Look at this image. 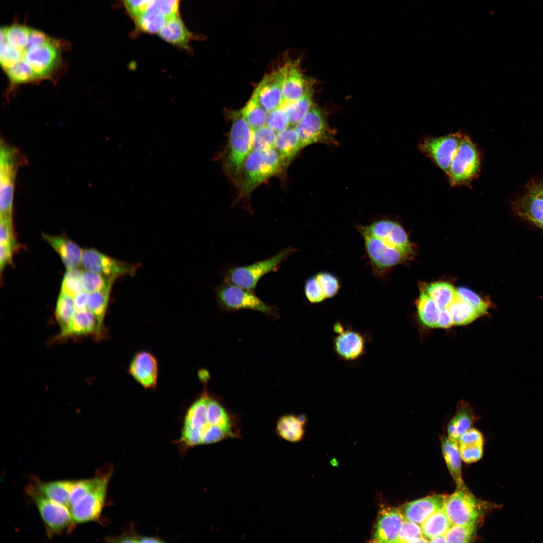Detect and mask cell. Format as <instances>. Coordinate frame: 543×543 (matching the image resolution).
Segmentation results:
<instances>
[{
    "instance_id": "obj_48",
    "label": "cell",
    "mask_w": 543,
    "mask_h": 543,
    "mask_svg": "<svg viewBox=\"0 0 543 543\" xmlns=\"http://www.w3.org/2000/svg\"><path fill=\"white\" fill-rule=\"evenodd\" d=\"M266 125L277 133L289 127V117L286 110L281 105L268 113Z\"/></svg>"
},
{
    "instance_id": "obj_60",
    "label": "cell",
    "mask_w": 543,
    "mask_h": 543,
    "mask_svg": "<svg viewBox=\"0 0 543 543\" xmlns=\"http://www.w3.org/2000/svg\"><path fill=\"white\" fill-rule=\"evenodd\" d=\"M88 294L83 291L74 297V301L76 312L86 309V301Z\"/></svg>"
},
{
    "instance_id": "obj_24",
    "label": "cell",
    "mask_w": 543,
    "mask_h": 543,
    "mask_svg": "<svg viewBox=\"0 0 543 543\" xmlns=\"http://www.w3.org/2000/svg\"><path fill=\"white\" fill-rule=\"evenodd\" d=\"M513 206L520 217L543 229V194L538 187L531 189Z\"/></svg>"
},
{
    "instance_id": "obj_20",
    "label": "cell",
    "mask_w": 543,
    "mask_h": 543,
    "mask_svg": "<svg viewBox=\"0 0 543 543\" xmlns=\"http://www.w3.org/2000/svg\"><path fill=\"white\" fill-rule=\"evenodd\" d=\"M405 521L400 509H383L377 523L373 540L378 542H397L400 529Z\"/></svg>"
},
{
    "instance_id": "obj_14",
    "label": "cell",
    "mask_w": 543,
    "mask_h": 543,
    "mask_svg": "<svg viewBox=\"0 0 543 543\" xmlns=\"http://www.w3.org/2000/svg\"><path fill=\"white\" fill-rule=\"evenodd\" d=\"M464 136V134L458 132L438 137L426 138L420 143L419 148L440 168L448 173L452 160Z\"/></svg>"
},
{
    "instance_id": "obj_41",
    "label": "cell",
    "mask_w": 543,
    "mask_h": 543,
    "mask_svg": "<svg viewBox=\"0 0 543 543\" xmlns=\"http://www.w3.org/2000/svg\"><path fill=\"white\" fill-rule=\"evenodd\" d=\"M110 291L88 293L86 309L96 317L99 325L104 328V320L107 311Z\"/></svg>"
},
{
    "instance_id": "obj_12",
    "label": "cell",
    "mask_w": 543,
    "mask_h": 543,
    "mask_svg": "<svg viewBox=\"0 0 543 543\" xmlns=\"http://www.w3.org/2000/svg\"><path fill=\"white\" fill-rule=\"evenodd\" d=\"M80 264L85 270L115 280L124 275L134 276L139 266L137 263L115 259L94 248L83 250Z\"/></svg>"
},
{
    "instance_id": "obj_26",
    "label": "cell",
    "mask_w": 543,
    "mask_h": 543,
    "mask_svg": "<svg viewBox=\"0 0 543 543\" xmlns=\"http://www.w3.org/2000/svg\"><path fill=\"white\" fill-rule=\"evenodd\" d=\"M275 148L284 171L302 149L295 127H289L277 135Z\"/></svg>"
},
{
    "instance_id": "obj_63",
    "label": "cell",
    "mask_w": 543,
    "mask_h": 543,
    "mask_svg": "<svg viewBox=\"0 0 543 543\" xmlns=\"http://www.w3.org/2000/svg\"><path fill=\"white\" fill-rule=\"evenodd\" d=\"M538 188H539V190L540 191V192H541V193H542V194H543V186H541V187H538Z\"/></svg>"
},
{
    "instance_id": "obj_7",
    "label": "cell",
    "mask_w": 543,
    "mask_h": 543,
    "mask_svg": "<svg viewBox=\"0 0 543 543\" xmlns=\"http://www.w3.org/2000/svg\"><path fill=\"white\" fill-rule=\"evenodd\" d=\"M295 128L302 149L314 143H336L334 131L328 124L325 113L314 104Z\"/></svg>"
},
{
    "instance_id": "obj_8",
    "label": "cell",
    "mask_w": 543,
    "mask_h": 543,
    "mask_svg": "<svg viewBox=\"0 0 543 543\" xmlns=\"http://www.w3.org/2000/svg\"><path fill=\"white\" fill-rule=\"evenodd\" d=\"M443 509L453 525L475 524L483 512L481 503L466 487L446 496Z\"/></svg>"
},
{
    "instance_id": "obj_51",
    "label": "cell",
    "mask_w": 543,
    "mask_h": 543,
    "mask_svg": "<svg viewBox=\"0 0 543 543\" xmlns=\"http://www.w3.org/2000/svg\"><path fill=\"white\" fill-rule=\"evenodd\" d=\"M304 291L306 298L311 303H319L326 299L315 276L307 280Z\"/></svg>"
},
{
    "instance_id": "obj_43",
    "label": "cell",
    "mask_w": 543,
    "mask_h": 543,
    "mask_svg": "<svg viewBox=\"0 0 543 543\" xmlns=\"http://www.w3.org/2000/svg\"><path fill=\"white\" fill-rule=\"evenodd\" d=\"M3 29L8 44L10 47L21 50L26 47L30 28L17 25Z\"/></svg>"
},
{
    "instance_id": "obj_30",
    "label": "cell",
    "mask_w": 543,
    "mask_h": 543,
    "mask_svg": "<svg viewBox=\"0 0 543 543\" xmlns=\"http://www.w3.org/2000/svg\"><path fill=\"white\" fill-rule=\"evenodd\" d=\"M442 450L447 468L455 480L458 488L466 487L461 475V460L459 442L448 437L442 441Z\"/></svg>"
},
{
    "instance_id": "obj_53",
    "label": "cell",
    "mask_w": 543,
    "mask_h": 543,
    "mask_svg": "<svg viewBox=\"0 0 543 543\" xmlns=\"http://www.w3.org/2000/svg\"><path fill=\"white\" fill-rule=\"evenodd\" d=\"M129 14L135 19L147 11L153 0H122Z\"/></svg>"
},
{
    "instance_id": "obj_39",
    "label": "cell",
    "mask_w": 543,
    "mask_h": 543,
    "mask_svg": "<svg viewBox=\"0 0 543 543\" xmlns=\"http://www.w3.org/2000/svg\"><path fill=\"white\" fill-rule=\"evenodd\" d=\"M134 20L138 29L149 34L158 33L167 20L165 17L149 8Z\"/></svg>"
},
{
    "instance_id": "obj_31",
    "label": "cell",
    "mask_w": 543,
    "mask_h": 543,
    "mask_svg": "<svg viewBox=\"0 0 543 543\" xmlns=\"http://www.w3.org/2000/svg\"><path fill=\"white\" fill-rule=\"evenodd\" d=\"M240 112L252 130L266 124L268 113L260 104L255 89Z\"/></svg>"
},
{
    "instance_id": "obj_27",
    "label": "cell",
    "mask_w": 543,
    "mask_h": 543,
    "mask_svg": "<svg viewBox=\"0 0 543 543\" xmlns=\"http://www.w3.org/2000/svg\"><path fill=\"white\" fill-rule=\"evenodd\" d=\"M31 478L47 497L68 507V500L73 480L46 482L42 481L36 476H32Z\"/></svg>"
},
{
    "instance_id": "obj_9",
    "label": "cell",
    "mask_w": 543,
    "mask_h": 543,
    "mask_svg": "<svg viewBox=\"0 0 543 543\" xmlns=\"http://www.w3.org/2000/svg\"><path fill=\"white\" fill-rule=\"evenodd\" d=\"M217 295L221 306L227 310H252L269 316H278V310L275 306L263 302L252 291L246 290L225 282L218 288Z\"/></svg>"
},
{
    "instance_id": "obj_54",
    "label": "cell",
    "mask_w": 543,
    "mask_h": 543,
    "mask_svg": "<svg viewBox=\"0 0 543 543\" xmlns=\"http://www.w3.org/2000/svg\"><path fill=\"white\" fill-rule=\"evenodd\" d=\"M462 460L467 463L475 462L481 459L483 446L480 445H459Z\"/></svg>"
},
{
    "instance_id": "obj_45",
    "label": "cell",
    "mask_w": 543,
    "mask_h": 543,
    "mask_svg": "<svg viewBox=\"0 0 543 543\" xmlns=\"http://www.w3.org/2000/svg\"><path fill=\"white\" fill-rule=\"evenodd\" d=\"M0 245L20 248L14 230L13 215H0Z\"/></svg>"
},
{
    "instance_id": "obj_22",
    "label": "cell",
    "mask_w": 543,
    "mask_h": 543,
    "mask_svg": "<svg viewBox=\"0 0 543 543\" xmlns=\"http://www.w3.org/2000/svg\"><path fill=\"white\" fill-rule=\"evenodd\" d=\"M313 84L312 80L307 79L303 74L299 59L289 61L283 87V102L292 103L298 100Z\"/></svg>"
},
{
    "instance_id": "obj_55",
    "label": "cell",
    "mask_w": 543,
    "mask_h": 543,
    "mask_svg": "<svg viewBox=\"0 0 543 543\" xmlns=\"http://www.w3.org/2000/svg\"><path fill=\"white\" fill-rule=\"evenodd\" d=\"M459 445H483V437L482 433L475 428H471L460 438Z\"/></svg>"
},
{
    "instance_id": "obj_5",
    "label": "cell",
    "mask_w": 543,
    "mask_h": 543,
    "mask_svg": "<svg viewBox=\"0 0 543 543\" xmlns=\"http://www.w3.org/2000/svg\"><path fill=\"white\" fill-rule=\"evenodd\" d=\"M295 251V248L289 247L269 258L231 269L227 273L225 282L246 290L252 291L263 275L277 270L282 262Z\"/></svg>"
},
{
    "instance_id": "obj_37",
    "label": "cell",
    "mask_w": 543,
    "mask_h": 543,
    "mask_svg": "<svg viewBox=\"0 0 543 543\" xmlns=\"http://www.w3.org/2000/svg\"><path fill=\"white\" fill-rule=\"evenodd\" d=\"M207 420L209 424L212 426L220 427L232 435L231 429V422L229 416L224 408L216 400L207 395Z\"/></svg>"
},
{
    "instance_id": "obj_62",
    "label": "cell",
    "mask_w": 543,
    "mask_h": 543,
    "mask_svg": "<svg viewBox=\"0 0 543 543\" xmlns=\"http://www.w3.org/2000/svg\"><path fill=\"white\" fill-rule=\"evenodd\" d=\"M431 542H445L444 535L434 537L429 540Z\"/></svg>"
},
{
    "instance_id": "obj_49",
    "label": "cell",
    "mask_w": 543,
    "mask_h": 543,
    "mask_svg": "<svg viewBox=\"0 0 543 543\" xmlns=\"http://www.w3.org/2000/svg\"><path fill=\"white\" fill-rule=\"evenodd\" d=\"M457 293L469 303L481 316L487 314L489 305L476 293L465 287L457 289Z\"/></svg>"
},
{
    "instance_id": "obj_25",
    "label": "cell",
    "mask_w": 543,
    "mask_h": 543,
    "mask_svg": "<svg viewBox=\"0 0 543 543\" xmlns=\"http://www.w3.org/2000/svg\"><path fill=\"white\" fill-rule=\"evenodd\" d=\"M158 34L165 41L186 50H190V42L194 38L178 15L168 19Z\"/></svg>"
},
{
    "instance_id": "obj_17",
    "label": "cell",
    "mask_w": 543,
    "mask_h": 543,
    "mask_svg": "<svg viewBox=\"0 0 543 543\" xmlns=\"http://www.w3.org/2000/svg\"><path fill=\"white\" fill-rule=\"evenodd\" d=\"M106 330L102 328L95 316L87 309L76 312L67 327L60 332L51 343L63 341L70 338L93 336L97 340L105 338Z\"/></svg>"
},
{
    "instance_id": "obj_15",
    "label": "cell",
    "mask_w": 543,
    "mask_h": 543,
    "mask_svg": "<svg viewBox=\"0 0 543 543\" xmlns=\"http://www.w3.org/2000/svg\"><path fill=\"white\" fill-rule=\"evenodd\" d=\"M358 230L379 239L388 245L408 255L411 253V245L406 232L397 222L381 220L368 226L358 227Z\"/></svg>"
},
{
    "instance_id": "obj_29",
    "label": "cell",
    "mask_w": 543,
    "mask_h": 543,
    "mask_svg": "<svg viewBox=\"0 0 543 543\" xmlns=\"http://www.w3.org/2000/svg\"><path fill=\"white\" fill-rule=\"evenodd\" d=\"M306 417L289 414L282 416L277 425V431L282 438L290 442L300 441L304 434Z\"/></svg>"
},
{
    "instance_id": "obj_19",
    "label": "cell",
    "mask_w": 543,
    "mask_h": 543,
    "mask_svg": "<svg viewBox=\"0 0 543 543\" xmlns=\"http://www.w3.org/2000/svg\"><path fill=\"white\" fill-rule=\"evenodd\" d=\"M129 373L145 389L155 388L158 377V364L156 357L146 351L137 352L130 361Z\"/></svg>"
},
{
    "instance_id": "obj_38",
    "label": "cell",
    "mask_w": 543,
    "mask_h": 543,
    "mask_svg": "<svg viewBox=\"0 0 543 543\" xmlns=\"http://www.w3.org/2000/svg\"><path fill=\"white\" fill-rule=\"evenodd\" d=\"M115 279L90 271H83L81 285L83 291L87 293L111 291Z\"/></svg>"
},
{
    "instance_id": "obj_23",
    "label": "cell",
    "mask_w": 543,
    "mask_h": 543,
    "mask_svg": "<svg viewBox=\"0 0 543 543\" xmlns=\"http://www.w3.org/2000/svg\"><path fill=\"white\" fill-rule=\"evenodd\" d=\"M42 236L59 255L66 269L78 267L81 264L83 250L75 242L62 236L42 233Z\"/></svg>"
},
{
    "instance_id": "obj_42",
    "label": "cell",
    "mask_w": 543,
    "mask_h": 543,
    "mask_svg": "<svg viewBox=\"0 0 543 543\" xmlns=\"http://www.w3.org/2000/svg\"><path fill=\"white\" fill-rule=\"evenodd\" d=\"M277 133L266 125L252 130V150L264 151L275 148Z\"/></svg>"
},
{
    "instance_id": "obj_11",
    "label": "cell",
    "mask_w": 543,
    "mask_h": 543,
    "mask_svg": "<svg viewBox=\"0 0 543 543\" xmlns=\"http://www.w3.org/2000/svg\"><path fill=\"white\" fill-rule=\"evenodd\" d=\"M60 57L57 45L49 39L41 45L24 48L19 61L26 64L36 80H40L52 76L59 65Z\"/></svg>"
},
{
    "instance_id": "obj_57",
    "label": "cell",
    "mask_w": 543,
    "mask_h": 543,
    "mask_svg": "<svg viewBox=\"0 0 543 543\" xmlns=\"http://www.w3.org/2000/svg\"><path fill=\"white\" fill-rule=\"evenodd\" d=\"M16 250L9 246L0 245V270L1 275L5 267L8 264H12L13 255Z\"/></svg>"
},
{
    "instance_id": "obj_40",
    "label": "cell",
    "mask_w": 543,
    "mask_h": 543,
    "mask_svg": "<svg viewBox=\"0 0 543 543\" xmlns=\"http://www.w3.org/2000/svg\"><path fill=\"white\" fill-rule=\"evenodd\" d=\"M73 298L60 293L57 300L55 316L60 327V331L67 327L76 312Z\"/></svg>"
},
{
    "instance_id": "obj_28",
    "label": "cell",
    "mask_w": 543,
    "mask_h": 543,
    "mask_svg": "<svg viewBox=\"0 0 543 543\" xmlns=\"http://www.w3.org/2000/svg\"><path fill=\"white\" fill-rule=\"evenodd\" d=\"M474 420L471 407L466 402L460 403L455 415L448 424V437L459 442L461 435L471 428Z\"/></svg>"
},
{
    "instance_id": "obj_1",
    "label": "cell",
    "mask_w": 543,
    "mask_h": 543,
    "mask_svg": "<svg viewBox=\"0 0 543 543\" xmlns=\"http://www.w3.org/2000/svg\"><path fill=\"white\" fill-rule=\"evenodd\" d=\"M284 172L275 148L264 151L251 150L243 164L237 187V201L248 198L261 184Z\"/></svg>"
},
{
    "instance_id": "obj_61",
    "label": "cell",
    "mask_w": 543,
    "mask_h": 543,
    "mask_svg": "<svg viewBox=\"0 0 543 543\" xmlns=\"http://www.w3.org/2000/svg\"><path fill=\"white\" fill-rule=\"evenodd\" d=\"M163 542L160 539L151 536H140L139 542Z\"/></svg>"
},
{
    "instance_id": "obj_18",
    "label": "cell",
    "mask_w": 543,
    "mask_h": 543,
    "mask_svg": "<svg viewBox=\"0 0 543 543\" xmlns=\"http://www.w3.org/2000/svg\"><path fill=\"white\" fill-rule=\"evenodd\" d=\"M334 330L338 333L334 340V348L339 356L347 361H353L363 356L365 351V341L361 334L344 329L339 323L334 324Z\"/></svg>"
},
{
    "instance_id": "obj_32",
    "label": "cell",
    "mask_w": 543,
    "mask_h": 543,
    "mask_svg": "<svg viewBox=\"0 0 543 543\" xmlns=\"http://www.w3.org/2000/svg\"><path fill=\"white\" fill-rule=\"evenodd\" d=\"M453 323L456 325L468 324L481 316L480 314L457 292V294L447 307Z\"/></svg>"
},
{
    "instance_id": "obj_3",
    "label": "cell",
    "mask_w": 543,
    "mask_h": 543,
    "mask_svg": "<svg viewBox=\"0 0 543 543\" xmlns=\"http://www.w3.org/2000/svg\"><path fill=\"white\" fill-rule=\"evenodd\" d=\"M230 131L229 148L223 161L226 176L238 187L244 163L252 150V130L240 111L233 113Z\"/></svg>"
},
{
    "instance_id": "obj_50",
    "label": "cell",
    "mask_w": 543,
    "mask_h": 543,
    "mask_svg": "<svg viewBox=\"0 0 543 543\" xmlns=\"http://www.w3.org/2000/svg\"><path fill=\"white\" fill-rule=\"evenodd\" d=\"M179 0H153L149 8L167 19L178 15Z\"/></svg>"
},
{
    "instance_id": "obj_52",
    "label": "cell",
    "mask_w": 543,
    "mask_h": 543,
    "mask_svg": "<svg viewBox=\"0 0 543 543\" xmlns=\"http://www.w3.org/2000/svg\"><path fill=\"white\" fill-rule=\"evenodd\" d=\"M421 526L418 524L405 519L399 532L397 542H410L415 537L422 536Z\"/></svg>"
},
{
    "instance_id": "obj_59",
    "label": "cell",
    "mask_w": 543,
    "mask_h": 543,
    "mask_svg": "<svg viewBox=\"0 0 543 543\" xmlns=\"http://www.w3.org/2000/svg\"><path fill=\"white\" fill-rule=\"evenodd\" d=\"M140 536L134 534H124L117 536L109 537L106 538L108 542H139Z\"/></svg>"
},
{
    "instance_id": "obj_33",
    "label": "cell",
    "mask_w": 543,
    "mask_h": 543,
    "mask_svg": "<svg viewBox=\"0 0 543 543\" xmlns=\"http://www.w3.org/2000/svg\"><path fill=\"white\" fill-rule=\"evenodd\" d=\"M313 86L304 95L292 103H282L281 106L286 110L289 117L290 127H295L304 118L313 105Z\"/></svg>"
},
{
    "instance_id": "obj_4",
    "label": "cell",
    "mask_w": 543,
    "mask_h": 543,
    "mask_svg": "<svg viewBox=\"0 0 543 543\" xmlns=\"http://www.w3.org/2000/svg\"><path fill=\"white\" fill-rule=\"evenodd\" d=\"M112 473V467L109 466L98 470L94 486L70 508L76 525L100 521Z\"/></svg>"
},
{
    "instance_id": "obj_6",
    "label": "cell",
    "mask_w": 543,
    "mask_h": 543,
    "mask_svg": "<svg viewBox=\"0 0 543 543\" xmlns=\"http://www.w3.org/2000/svg\"><path fill=\"white\" fill-rule=\"evenodd\" d=\"M19 166L17 150L1 141L0 148V213L13 215L15 182Z\"/></svg>"
},
{
    "instance_id": "obj_58",
    "label": "cell",
    "mask_w": 543,
    "mask_h": 543,
    "mask_svg": "<svg viewBox=\"0 0 543 543\" xmlns=\"http://www.w3.org/2000/svg\"><path fill=\"white\" fill-rule=\"evenodd\" d=\"M454 324L451 316L447 308L439 310L437 327L449 328Z\"/></svg>"
},
{
    "instance_id": "obj_10",
    "label": "cell",
    "mask_w": 543,
    "mask_h": 543,
    "mask_svg": "<svg viewBox=\"0 0 543 543\" xmlns=\"http://www.w3.org/2000/svg\"><path fill=\"white\" fill-rule=\"evenodd\" d=\"M480 159L478 150L465 135L452 160L448 174L451 185L466 184L478 173Z\"/></svg>"
},
{
    "instance_id": "obj_47",
    "label": "cell",
    "mask_w": 543,
    "mask_h": 543,
    "mask_svg": "<svg viewBox=\"0 0 543 543\" xmlns=\"http://www.w3.org/2000/svg\"><path fill=\"white\" fill-rule=\"evenodd\" d=\"M321 288L326 299L332 298L338 292L340 285L338 279L333 275L322 272L315 275Z\"/></svg>"
},
{
    "instance_id": "obj_13",
    "label": "cell",
    "mask_w": 543,
    "mask_h": 543,
    "mask_svg": "<svg viewBox=\"0 0 543 543\" xmlns=\"http://www.w3.org/2000/svg\"><path fill=\"white\" fill-rule=\"evenodd\" d=\"M361 234L367 255L374 273L382 276L387 270L403 261L408 255L393 248L365 232Z\"/></svg>"
},
{
    "instance_id": "obj_34",
    "label": "cell",
    "mask_w": 543,
    "mask_h": 543,
    "mask_svg": "<svg viewBox=\"0 0 543 543\" xmlns=\"http://www.w3.org/2000/svg\"><path fill=\"white\" fill-rule=\"evenodd\" d=\"M452 525L442 508L429 516L420 526L423 535L430 540L444 535Z\"/></svg>"
},
{
    "instance_id": "obj_36",
    "label": "cell",
    "mask_w": 543,
    "mask_h": 543,
    "mask_svg": "<svg viewBox=\"0 0 543 543\" xmlns=\"http://www.w3.org/2000/svg\"><path fill=\"white\" fill-rule=\"evenodd\" d=\"M426 293L441 308H447L457 294V290L447 282H434L426 287Z\"/></svg>"
},
{
    "instance_id": "obj_56",
    "label": "cell",
    "mask_w": 543,
    "mask_h": 543,
    "mask_svg": "<svg viewBox=\"0 0 543 543\" xmlns=\"http://www.w3.org/2000/svg\"><path fill=\"white\" fill-rule=\"evenodd\" d=\"M49 38L43 33L30 29L28 42L25 48H30L44 44Z\"/></svg>"
},
{
    "instance_id": "obj_2",
    "label": "cell",
    "mask_w": 543,
    "mask_h": 543,
    "mask_svg": "<svg viewBox=\"0 0 543 543\" xmlns=\"http://www.w3.org/2000/svg\"><path fill=\"white\" fill-rule=\"evenodd\" d=\"M25 491L36 507L48 537L52 538L73 530L76 525L68 507L47 497L31 478Z\"/></svg>"
},
{
    "instance_id": "obj_46",
    "label": "cell",
    "mask_w": 543,
    "mask_h": 543,
    "mask_svg": "<svg viewBox=\"0 0 543 543\" xmlns=\"http://www.w3.org/2000/svg\"><path fill=\"white\" fill-rule=\"evenodd\" d=\"M476 524L452 525L444 534L445 542H468L474 534Z\"/></svg>"
},
{
    "instance_id": "obj_21",
    "label": "cell",
    "mask_w": 543,
    "mask_h": 543,
    "mask_svg": "<svg viewBox=\"0 0 543 543\" xmlns=\"http://www.w3.org/2000/svg\"><path fill=\"white\" fill-rule=\"evenodd\" d=\"M446 497L444 495L429 496L406 503L400 510L405 520L421 524L443 508Z\"/></svg>"
},
{
    "instance_id": "obj_44",
    "label": "cell",
    "mask_w": 543,
    "mask_h": 543,
    "mask_svg": "<svg viewBox=\"0 0 543 543\" xmlns=\"http://www.w3.org/2000/svg\"><path fill=\"white\" fill-rule=\"evenodd\" d=\"M82 272L78 267L67 269L61 283L60 293L74 298L83 291L81 285Z\"/></svg>"
},
{
    "instance_id": "obj_35",
    "label": "cell",
    "mask_w": 543,
    "mask_h": 543,
    "mask_svg": "<svg viewBox=\"0 0 543 543\" xmlns=\"http://www.w3.org/2000/svg\"><path fill=\"white\" fill-rule=\"evenodd\" d=\"M419 318L425 326L437 327L440 308L424 291L420 293L417 304Z\"/></svg>"
},
{
    "instance_id": "obj_16",
    "label": "cell",
    "mask_w": 543,
    "mask_h": 543,
    "mask_svg": "<svg viewBox=\"0 0 543 543\" xmlns=\"http://www.w3.org/2000/svg\"><path fill=\"white\" fill-rule=\"evenodd\" d=\"M288 66V62L266 74L255 89L260 104L268 113L283 102V87Z\"/></svg>"
}]
</instances>
